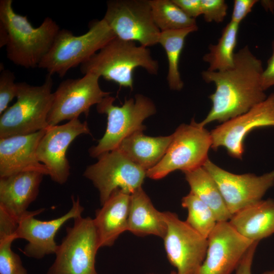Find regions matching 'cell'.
<instances>
[{
  "label": "cell",
  "mask_w": 274,
  "mask_h": 274,
  "mask_svg": "<svg viewBox=\"0 0 274 274\" xmlns=\"http://www.w3.org/2000/svg\"><path fill=\"white\" fill-rule=\"evenodd\" d=\"M263 71L261 61L246 45L235 53L232 67L202 71V79L214 83L216 90L209 96L211 109L199 125L204 127L213 121L224 123L264 100L267 96L261 84Z\"/></svg>",
  "instance_id": "1"
},
{
  "label": "cell",
  "mask_w": 274,
  "mask_h": 274,
  "mask_svg": "<svg viewBox=\"0 0 274 274\" xmlns=\"http://www.w3.org/2000/svg\"><path fill=\"white\" fill-rule=\"evenodd\" d=\"M12 0L0 1V46H6L7 58L26 68L38 67L60 30L50 17L33 27L27 16L16 13Z\"/></svg>",
  "instance_id": "2"
},
{
  "label": "cell",
  "mask_w": 274,
  "mask_h": 274,
  "mask_svg": "<svg viewBox=\"0 0 274 274\" xmlns=\"http://www.w3.org/2000/svg\"><path fill=\"white\" fill-rule=\"evenodd\" d=\"M138 67L156 75L159 64L148 48L115 37L83 63L80 71L84 75L92 73L132 90L133 72Z\"/></svg>",
  "instance_id": "3"
},
{
  "label": "cell",
  "mask_w": 274,
  "mask_h": 274,
  "mask_svg": "<svg viewBox=\"0 0 274 274\" xmlns=\"http://www.w3.org/2000/svg\"><path fill=\"white\" fill-rule=\"evenodd\" d=\"M115 37L103 18L91 23L88 31L81 36L60 29L38 67L51 75L63 77L70 69L81 65Z\"/></svg>",
  "instance_id": "4"
},
{
  "label": "cell",
  "mask_w": 274,
  "mask_h": 274,
  "mask_svg": "<svg viewBox=\"0 0 274 274\" xmlns=\"http://www.w3.org/2000/svg\"><path fill=\"white\" fill-rule=\"evenodd\" d=\"M17 84L16 101L1 115L0 139L31 134L50 126L47 117L53 98L52 75L47 74L40 86Z\"/></svg>",
  "instance_id": "5"
},
{
  "label": "cell",
  "mask_w": 274,
  "mask_h": 274,
  "mask_svg": "<svg viewBox=\"0 0 274 274\" xmlns=\"http://www.w3.org/2000/svg\"><path fill=\"white\" fill-rule=\"evenodd\" d=\"M115 99L110 95L96 106L98 113L107 116V126L97 145L89 150L93 158L117 149L124 139L135 131H143V121L156 112L153 101L141 94L125 99L121 107L114 105Z\"/></svg>",
  "instance_id": "6"
},
{
  "label": "cell",
  "mask_w": 274,
  "mask_h": 274,
  "mask_svg": "<svg viewBox=\"0 0 274 274\" xmlns=\"http://www.w3.org/2000/svg\"><path fill=\"white\" fill-rule=\"evenodd\" d=\"M99 248L93 219L78 217L72 226L66 228L46 274H97L95 259Z\"/></svg>",
  "instance_id": "7"
},
{
  "label": "cell",
  "mask_w": 274,
  "mask_h": 274,
  "mask_svg": "<svg viewBox=\"0 0 274 274\" xmlns=\"http://www.w3.org/2000/svg\"><path fill=\"white\" fill-rule=\"evenodd\" d=\"M210 132L194 120L180 125L173 133L172 141L161 160L147 170L146 176L159 180L176 170L183 172L202 166L209 159L212 147Z\"/></svg>",
  "instance_id": "8"
},
{
  "label": "cell",
  "mask_w": 274,
  "mask_h": 274,
  "mask_svg": "<svg viewBox=\"0 0 274 274\" xmlns=\"http://www.w3.org/2000/svg\"><path fill=\"white\" fill-rule=\"evenodd\" d=\"M103 19L116 37L148 48L158 44L160 30L152 15L149 0H110Z\"/></svg>",
  "instance_id": "9"
},
{
  "label": "cell",
  "mask_w": 274,
  "mask_h": 274,
  "mask_svg": "<svg viewBox=\"0 0 274 274\" xmlns=\"http://www.w3.org/2000/svg\"><path fill=\"white\" fill-rule=\"evenodd\" d=\"M97 158L95 163L86 167L83 176L97 189L101 206L117 190L131 195L142 187L147 177L146 170L118 149L102 154Z\"/></svg>",
  "instance_id": "10"
},
{
  "label": "cell",
  "mask_w": 274,
  "mask_h": 274,
  "mask_svg": "<svg viewBox=\"0 0 274 274\" xmlns=\"http://www.w3.org/2000/svg\"><path fill=\"white\" fill-rule=\"evenodd\" d=\"M163 213L167 226L163 239L169 262L178 274H197L206 258L208 238L180 220L177 214Z\"/></svg>",
  "instance_id": "11"
},
{
  "label": "cell",
  "mask_w": 274,
  "mask_h": 274,
  "mask_svg": "<svg viewBox=\"0 0 274 274\" xmlns=\"http://www.w3.org/2000/svg\"><path fill=\"white\" fill-rule=\"evenodd\" d=\"M99 78L88 73L81 78L68 79L61 82L53 92L47 117L48 125L54 126L64 120L78 118L82 113L87 116L91 106L110 95V92L100 88Z\"/></svg>",
  "instance_id": "12"
},
{
  "label": "cell",
  "mask_w": 274,
  "mask_h": 274,
  "mask_svg": "<svg viewBox=\"0 0 274 274\" xmlns=\"http://www.w3.org/2000/svg\"><path fill=\"white\" fill-rule=\"evenodd\" d=\"M71 208L62 216L47 221H42L35 216L42 213L45 209L27 211L19 220L15 233L16 239H24L27 244L22 250L25 256L36 259L54 254L58 245L55 242L57 231L67 221L81 216L84 208L80 198L71 197Z\"/></svg>",
  "instance_id": "13"
},
{
  "label": "cell",
  "mask_w": 274,
  "mask_h": 274,
  "mask_svg": "<svg viewBox=\"0 0 274 274\" xmlns=\"http://www.w3.org/2000/svg\"><path fill=\"white\" fill-rule=\"evenodd\" d=\"M216 182L227 209L232 215L262 199L274 185V170L257 176L230 173L208 159L202 166Z\"/></svg>",
  "instance_id": "14"
},
{
  "label": "cell",
  "mask_w": 274,
  "mask_h": 274,
  "mask_svg": "<svg viewBox=\"0 0 274 274\" xmlns=\"http://www.w3.org/2000/svg\"><path fill=\"white\" fill-rule=\"evenodd\" d=\"M267 126H274V93L247 112L213 129L210 132L211 148L223 147L230 156L241 159L246 136L255 129Z\"/></svg>",
  "instance_id": "15"
},
{
  "label": "cell",
  "mask_w": 274,
  "mask_h": 274,
  "mask_svg": "<svg viewBox=\"0 0 274 274\" xmlns=\"http://www.w3.org/2000/svg\"><path fill=\"white\" fill-rule=\"evenodd\" d=\"M83 134H90V131L87 122H82L79 118L47 128L38 144L37 155L54 182L62 185L67 181L70 166L66 151L72 142Z\"/></svg>",
  "instance_id": "16"
},
{
  "label": "cell",
  "mask_w": 274,
  "mask_h": 274,
  "mask_svg": "<svg viewBox=\"0 0 274 274\" xmlns=\"http://www.w3.org/2000/svg\"><path fill=\"white\" fill-rule=\"evenodd\" d=\"M208 242L206 258L197 274H231L254 242L240 234L228 221L218 222Z\"/></svg>",
  "instance_id": "17"
},
{
  "label": "cell",
  "mask_w": 274,
  "mask_h": 274,
  "mask_svg": "<svg viewBox=\"0 0 274 274\" xmlns=\"http://www.w3.org/2000/svg\"><path fill=\"white\" fill-rule=\"evenodd\" d=\"M46 129L0 139V178L28 171L48 175L37 155L38 144Z\"/></svg>",
  "instance_id": "18"
},
{
  "label": "cell",
  "mask_w": 274,
  "mask_h": 274,
  "mask_svg": "<svg viewBox=\"0 0 274 274\" xmlns=\"http://www.w3.org/2000/svg\"><path fill=\"white\" fill-rule=\"evenodd\" d=\"M44 176L28 171L0 178V209L18 223L37 198Z\"/></svg>",
  "instance_id": "19"
},
{
  "label": "cell",
  "mask_w": 274,
  "mask_h": 274,
  "mask_svg": "<svg viewBox=\"0 0 274 274\" xmlns=\"http://www.w3.org/2000/svg\"><path fill=\"white\" fill-rule=\"evenodd\" d=\"M130 200V194L117 190L96 210L93 220L100 248L112 246L121 234L128 231Z\"/></svg>",
  "instance_id": "20"
},
{
  "label": "cell",
  "mask_w": 274,
  "mask_h": 274,
  "mask_svg": "<svg viewBox=\"0 0 274 274\" xmlns=\"http://www.w3.org/2000/svg\"><path fill=\"white\" fill-rule=\"evenodd\" d=\"M228 222L244 237L259 242L274 233V200L261 199L233 214Z\"/></svg>",
  "instance_id": "21"
},
{
  "label": "cell",
  "mask_w": 274,
  "mask_h": 274,
  "mask_svg": "<svg viewBox=\"0 0 274 274\" xmlns=\"http://www.w3.org/2000/svg\"><path fill=\"white\" fill-rule=\"evenodd\" d=\"M167 226L163 212L158 211L140 187L130 195L128 231L143 236L153 235L162 239Z\"/></svg>",
  "instance_id": "22"
},
{
  "label": "cell",
  "mask_w": 274,
  "mask_h": 274,
  "mask_svg": "<svg viewBox=\"0 0 274 274\" xmlns=\"http://www.w3.org/2000/svg\"><path fill=\"white\" fill-rule=\"evenodd\" d=\"M172 139L173 134L151 137L137 131L124 139L117 149L147 171L161 160Z\"/></svg>",
  "instance_id": "23"
},
{
  "label": "cell",
  "mask_w": 274,
  "mask_h": 274,
  "mask_svg": "<svg viewBox=\"0 0 274 274\" xmlns=\"http://www.w3.org/2000/svg\"><path fill=\"white\" fill-rule=\"evenodd\" d=\"M190 191L213 211L217 222L228 221L232 216L215 180L203 166L183 172Z\"/></svg>",
  "instance_id": "24"
},
{
  "label": "cell",
  "mask_w": 274,
  "mask_h": 274,
  "mask_svg": "<svg viewBox=\"0 0 274 274\" xmlns=\"http://www.w3.org/2000/svg\"><path fill=\"white\" fill-rule=\"evenodd\" d=\"M198 30V26L161 32L158 43L164 49L168 62L167 81L169 88L180 91L184 82L179 71V61L185 41L189 34Z\"/></svg>",
  "instance_id": "25"
},
{
  "label": "cell",
  "mask_w": 274,
  "mask_h": 274,
  "mask_svg": "<svg viewBox=\"0 0 274 274\" xmlns=\"http://www.w3.org/2000/svg\"><path fill=\"white\" fill-rule=\"evenodd\" d=\"M239 25L230 21L222 30L218 43L209 46V52L202 58L209 64L207 70L223 71L233 66Z\"/></svg>",
  "instance_id": "26"
},
{
  "label": "cell",
  "mask_w": 274,
  "mask_h": 274,
  "mask_svg": "<svg viewBox=\"0 0 274 274\" xmlns=\"http://www.w3.org/2000/svg\"><path fill=\"white\" fill-rule=\"evenodd\" d=\"M154 21L161 32L197 26L173 0H149Z\"/></svg>",
  "instance_id": "27"
},
{
  "label": "cell",
  "mask_w": 274,
  "mask_h": 274,
  "mask_svg": "<svg viewBox=\"0 0 274 274\" xmlns=\"http://www.w3.org/2000/svg\"><path fill=\"white\" fill-rule=\"evenodd\" d=\"M181 204L188 211L186 222L208 238L218 222L212 210L191 191L182 198Z\"/></svg>",
  "instance_id": "28"
},
{
  "label": "cell",
  "mask_w": 274,
  "mask_h": 274,
  "mask_svg": "<svg viewBox=\"0 0 274 274\" xmlns=\"http://www.w3.org/2000/svg\"><path fill=\"white\" fill-rule=\"evenodd\" d=\"M15 239V236L0 239V274H28L20 256L12 249Z\"/></svg>",
  "instance_id": "29"
},
{
  "label": "cell",
  "mask_w": 274,
  "mask_h": 274,
  "mask_svg": "<svg viewBox=\"0 0 274 274\" xmlns=\"http://www.w3.org/2000/svg\"><path fill=\"white\" fill-rule=\"evenodd\" d=\"M14 74L8 70H3L0 75V114L8 108L9 104L16 97L17 84Z\"/></svg>",
  "instance_id": "30"
},
{
  "label": "cell",
  "mask_w": 274,
  "mask_h": 274,
  "mask_svg": "<svg viewBox=\"0 0 274 274\" xmlns=\"http://www.w3.org/2000/svg\"><path fill=\"white\" fill-rule=\"evenodd\" d=\"M201 14L207 22L221 23L227 12L228 5L224 0H200Z\"/></svg>",
  "instance_id": "31"
},
{
  "label": "cell",
  "mask_w": 274,
  "mask_h": 274,
  "mask_svg": "<svg viewBox=\"0 0 274 274\" xmlns=\"http://www.w3.org/2000/svg\"><path fill=\"white\" fill-rule=\"evenodd\" d=\"M257 0H235L231 17V21L239 24L247 15L252 11Z\"/></svg>",
  "instance_id": "32"
},
{
  "label": "cell",
  "mask_w": 274,
  "mask_h": 274,
  "mask_svg": "<svg viewBox=\"0 0 274 274\" xmlns=\"http://www.w3.org/2000/svg\"><path fill=\"white\" fill-rule=\"evenodd\" d=\"M18 224L15 219L0 209V239L15 236Z\"/></svg>",
  "instance_id": "33"
},
{
  "label": "cell",
  "mask_w": 274,
  "mask_h": 274,
  "mask_svg": "<svg viewBox=\"0 0 274 274\" xmlns=\"http://www.w3.org/2000/svg\"><path fill=\"white\" fill-rule=\"evenodd\" d=\"M259 242H253L248 249L235 269V274H252V263Z\"/></svg>",
  "instance_id": "34"
},
{
  "label": "cell",
  "mask_w": 274,
  "mask_h": 274,
  "mask_svg": "<svg viewBox=\"0 0 274 274\" xmlns=\"http://www.w3.org/2000/svg\"><path fill=\"white\" fill-rule=\"evenodd\" d=\"M188 16L195 19L202 15L200 0H173Z\"/></svg>",
  "instance_id": "35"
},
{
  "label": "cell",
  "mask_w": 274,
  "mask_h": 274,
  "mask_svg": "<svg viewBox=\"0 0 274 274\" xmlns=\"http://www.w3.org/2000/svg\"><path fill=\"white\" fill-rule=\"evenodd\" d=\"M272 54L267 61L266 67L261 75V84L264 91L274 85V41L272 43Z\"/></svg>",
  "instance_id": "36"
},
{
  "label": "cell",
  "mask_w": 274,
  "mask_h": 274,
  "mask_svg": "<svg viewBox=\"0 0 274 274\" xmlns=\"http://www.w3.org/2000/svg\"><path fill=\"white\" fill-rule=\"evenodd\" d=\"M261 4L263 7L266 10L272 11L274 8V1H262Z\"/></svg>",
  "instance_id": "37"
},
{
  "label": "cell",
  "mask_w": 274,
  "mask_h": 274,
  "mask_svg": "<svg viewBox=\"0 0 274 274\" xmlns=\"http://www.w3.org/2000/svg\"><path fill=\"white\" fill-rule=\"evenodd\" d=\"M262 274H274V269L264 272Z\"/></svg>",
  "instance_id": "38"
},
{
  "label": "cell",
  "mask_w": 274,
  "mask_h": 274,
  "mask_svg": "<svg viewBox=\"0 0 274 274\" xmlns=\"http://www.w3.org/2000/svg\"><path fill=\"white\" fill-rule=\"evenodd\" d=\"M148 274H154V273H148ZM169 274H178L176 271H172Z\"/></svg>",
  "instance_id": "39"
},
{
  "label": "cell",
  "mask_w": 274,
  "mask_h": 274,
  "mask_svg": "<svg viewBox=\"0 0 274 274\" xmlns=\"http://www.w3.org/2000/svg\"><path fill=\"white\" fill-rule=\"evenodd\" d=\"M98 274V273H97Z\"/></svg>",
  "instance_id": "40"
}]
</instances>
